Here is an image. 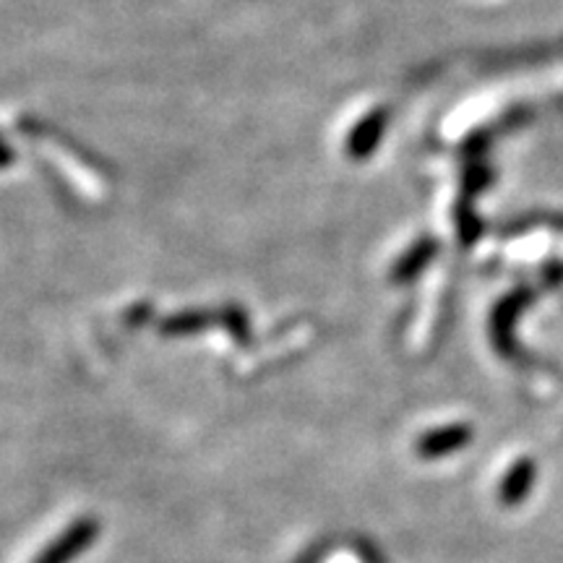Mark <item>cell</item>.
<instances>
[{
    "label": "cell",
    "instance_id": "cell-1",
    "mask_svg": "<svg viewBox=\"0 0 563 563\" xmlns=\"http://www.w3.org/2000/svg\"><path fill=\"white\" fill-rule=\"evenodd\" d=\"M99 527L95 519H78L74 527H69L35 563H69L78 553L86 551L97 538Z\"/></svg>",
    "mask_w": 563,
    "mask_h": 563
},
{
    "label": "cell",
    "instance_id": "cell-2",
    "mask_svg": "<svg viewBox=\"0 0 563 563\" xmlns=\"http://www.w3.org/2000/svg\"><path fill=\"white\" fill-rule=\"evenodd\" d=\"M535 478H538V467H535V462L529 460V456H522V460L514 462V467L509 469L506 478H503L499 488V501L503 506H519L529 495V490H533Z\"/></svg>",
    "mask_w": 563,
    "mask_h": 563
},
{
    "label": "cell",
    "instance_id": "cell-3",
    "mask_svg": "<svg viewBox=\"0 0 563 563\" xmlns=\"http://www.w3.org/2000/svg\"><path fill=\"white\" fill-rule=\"evenodd\" d=\"M469 439H473V430L467 426H449L441 430H430L428 436H423V441L417 443V452L426 460H439V456L454 454L460 449H465Z\"/></svg>",
    "mask_w": 563,
    "mask_h": 563
}]
</instances>
